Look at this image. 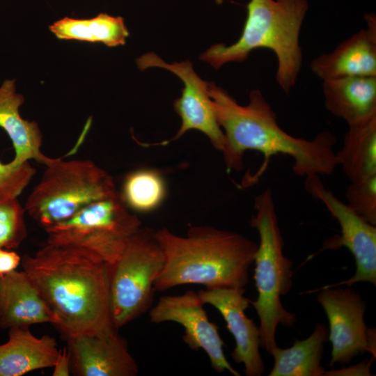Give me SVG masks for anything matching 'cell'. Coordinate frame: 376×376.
I'll return each instance as SVG.
<instances>
[{
	"instance_id": "obj_1",
	"label": "cell",
	"mask_w": 376,
	"mask_h": 376,
	"mask_svg": "<svg viewBox=\"0 0 376 376\" xmlns=\"http://www.w3.org/2000/svg\"><path fill=\"white\" fill-rule=\"evenodd\" d=\"M22 266L57 318L63 338L118 331L111 313L109 265L75 246L46 243Z\"/></svg>"
},
{
	"instance_id": "obj_2",
	"label": "cell",
	"mask_w": 376,
	"mask_h": 376,
	"mask_svg": "<svg viewBox=\"0 0 376 376\" xmlns=\"http://www.w3.org/2000/svg\"><path fill=\"white\" fill-rule=\"evenodd\" d=\"M209 95L219 125L224 136L223 153L228 170L241 171L243 155L247 150H257L264 155L258 172L243 182L251 185L266 169L270 158L282 154L290 156L292 171L301 177L327 175L338 166L334 146L336 139L329 131H322L313 139L295 137L283 130L276 114L258 89L249 93L246 105H241L229 93L209 82Z\"/></svg>"
},
{
	"instance_id": "obj_3",
	"label": "cell",
	"mask_w": 376,
	"mask_h": 376,
	"mask_svg": "<svg viewBox=\"0 0 376 376\" xmlns=\"http://www.w3.org/2000/svg\"><path fill=\"white\" fill-rule=\"evenodd\" d=\"M164 254V265L155 291L180 285L205 289L242 288L249 281L258 244L242 235L209 226L190 228L180 236L166 228L155 231Z\"/></svg>"
},
{
	"instance_id": "obj_4",
	"label": "cell",
	"mask_w": 376,
	"mask_h": 376,
	"mask_svg": "<svg viewBox=\"0 0 376 376\" xmlns=\"http://www.w3.org/2000/svg\"><path fill=\"white\" fill-rule=\"evenodd\" d=\"M239 39L230 45H214L199 58L215 70L229 62H243L258 49H269L277 59L276 81L288 94L302 65L299 36L308 9L307 0H250Z\"/></svg>"
},
{
	"instance_id": "obj_5",
	"label": "cell",
	"mask_w": 376,
	"mask_h": 376,
	"mask_svg": "<svg viewBox=\"0 0 376 376\" xmlns=\"http://www.w3.org/2000/svg\"><path fill=\"white\" fill-rule=\"evenodd\" d=\"M255 214L250 225L259 235L255 254L253 279L257 299L250 300L260 320V347L272 354L277 346L275 334L279 324L290 327L296 315L285 309L281 297L292 286V263L285 256L273 194L266 189L255 198Z\"/></svg>"
},
{
	"instance_id": "obj_6",
	"label": "cell",
	"mask_w": 376,
	"mask_h": 376,
	"mask_svg": "<svg viewBox=\"0 0 376 376\" xmlns=\"http://www.w3.org/2000/svg\"><path fill=\"white\" fill-rule=\"evenodd\" d=\"M45 166L24 207L44 229L118 192L112 177L91 160L52 158Z\"/></svg>"
},
{
	"instance_id": "obj_7",
	"label": "cell",
	"mask_w": 376,
	"mask_h": 376,
	"mask_svg": "<svg viewBox=\"0 0 376 376\" xmlns=\"http://www.w3.org/2000/svg\"><path fill=\"white\" fill-rule=\"evenodd\" d=\"M164 265V254L155 230L140 228L125 242L116 262L109 265L113 321L119 328L150 308L154 283Z\"/></svg>"
},
{
	"instance_id": "obj_8",
	"label": "cell",
	"mask_w": 376,
	"mask_h": 376,
	"mask_svg": "<svg viewBox=\"0 0 376 376\" xmlns=\"http://www.w3.org/2000/svg\"><path fill=\"white\" fill-rule=\"evenodd\" d=\"M140 228L141 221L130 212L117 192L45 230L47 243L87 249L111 265L118 258L127 239Z\"/></svg>"
},
{
	"instance_id": "obj_9",
	"label": "cell",
	"mask_w": 376,
	"mask_h": 376,
	"mask_svg": "<svg viewBox=\"0 0 376 376\" xmlns=\"http://www.w3.org/2000/svg\"><path fill=\"white\" fill-rule=\"evenodd\" d=\"M305 189L325 206L340 228V235L324 240L320 251L345 247L354 256L356 263V272L351 278L336 284L326 285L318 290L340 285L351 287L358 282H368L375 285L376 226L366 221L347 203L338 199L325 187L320 175L306 177ZM316 290L318 289L308 292Z\"/></svg>"
},
{
	"instance_id": "obj_10",
	"label": "cell",
	"mask_w": 376,
	"mask_h": 376,
	"mask_svg": "<svg viewBox=\"0 0 376 376\" xmlns=\"http://www.w3.org/2000/svg\"><path fill=\"white\" fill-rule=\"evenodd\" d=\"M317 291H320L317 300L329 324L328 340L332 347L329 367L336 363L348 364L355 357L368 352L375 357V335L366 325V306L361 296L348 286H334L315 292Z\"/></svg>"
},
{
	"instance_id": "obj_11",
	"label": "cell",
	"mask_w": 376,
	"mask_h": 376,
	"mask_svg": "<svg viewBox=\"0 0 376 376\" xmlns=\"http://www.w3.org/2000/svg\"><path fill=\"white\" fill-rule=\"evenodd\" d=\"M141 70L148 68H164L178 76L184 84L182 95L173 102V107L181 118V126L174 137L155 145H166L180 139L186 132L196 130L205 134L212 146L222 152L225 136L219 125L209 95V82L203 80L189 61L166 63L152 52L146 53L136 61Z\"/></svg>"
},
{
	"instance_id": "obj_12",
	"label": "cell",
	"mask_w": 376,
	"mask_h": 376,
	"mask_svg": "<svg viewBox=\"0 0 376 376\" xmlns=\"http://www.w3.org/2000/svg\"><path fill=\"white\" fill-rule=\"evenodd\" d=\"M203 305L193 290L180 295L163 296L150 309V321L154 324L174 322L181 324L185 329L183 341L194 351L204 350L215 371L228 370L234 376H240L226 358L225 345L218 327L209 320Z\"/></svg>"
},
{
	"instance_id": "obj_13",
	"label": "cell",
	"mask_w": 376,
	"mask_h": 376,
	"mask_svg": "<svg viewBox=\"0 0 376 376\" xmlns=\"http://www.w3.org/2000/svg\"><path fill=\"white\" fill-rule=\"evenodd\" d=\"M245 288H214L199 290L197 294L203 304H210L223 316L235 340L231 357L237 363H242L247 376H260L265 363L260 353V329L249 318L246 309L250 299L244 295Z\"/></svg>"
},
{
	"instance_id": "obj_14",
	"label": "cell",
	"mask_w": 376,
	"mask_h": 376,
	"mask_svg": "<svg viewBox=\"0 0 376 376\" xmlns=\"http://www.w3.org/2000/svg\"><path fill=\"white\" fill-rule=\"evenodd\" d=\"M76 376H136L139 366L126 340L118 331L111 334H82L65 338Z\"/></svg>"
},
{
	"instance_id": "obj_15",
	"label": "cell",
	"mask_w": 376,
	"mask_h": 376,
	"mask_svg": "<svg viewBox=\"0 0 376 376\" xmlns=\"http://www.w3.org/2000/svg\"><path fill=\"white\" fill-rule=\"evenodd\" d=\"M367 27L322 54L311 64L312 72L322 81L353 76L376 77V18L366 14Z\"/></svg>"
},
{
	"instance_id": "obj_16",
	"label": "cell",
	"mask_w": 376,
	"mask_h": 376,
	"mask_svg": "<svg viewBox=\"0 0 376 376\" xmlns=\"http://www.w3.org/2000/svg\"><path fill=\"white\" fill-rule=\"evenodd\" d=\"M57 318L24 271L0 276V328L57 324Z\"/></svg>"
},
{
	"instance_id": "obj_17",
	"label": "cell",
	"mask_w": 376,
	"mask_h": 376,
	"mask_svg": "<svg viewBox=\"0 0 376 376\" xmlns=\"http://www.w3.org/2000/svg\"><path fill=\"white\" fill-rule=\"evenodd\" d=\"M24 102L23 95L17 93L15 81H3L0 86V127L9 136L15 150L10 162L20 164L34 159L46 166L52 158L40 150L42 134L38 123L21 116L19 109Z\"/></svg>"
},
{
	"instance_id": "obj_18",
	"label": "cell",
	"mask_w": 376,
	"mask_h": 376,
	"mask_svg": "<svg viewBox=\"0 0 376 376\" xmlns=\"http://www.w3.org/2000/svg\"><path fill=\"white\" fill-rule=\"evenodd\" d=\"M8 329V341L0 345V376H21L53 367L60 352L54 338L36 337L29 327Z\"/></svg>"
},
{
	"instance_id": "obj_19",
	"label": "cell",
	"mask_w": 376,
	"mask_h": 376,
	"mask_svg": "<svg viewBox=\"0 0 376 376\" xmlns=\"http://www.w3.org/2000/svg\"><path fill=\"white\" fill-rule=\"evenodd\" d=\"M324 107L347 125L376 116V77L353 76L322 81Z\"/></svg>"
},
{
	"instance_id": "obj_20",
	"label": "cell",
	"mask_w": 376,
	"mask_h": 376,
	"mask_svg": "<svg viewBox=\"0 0 376 376\" xmlns=\"http://www.w3.org/2000/svg\"><path fill=\"white\" fill-rule=\"evenodd\" d=\"M327 341L328 329L324 324L318 323L308 338L295 340L288 348L276 346L271 354L274 363L269 376L324 375L320 363Z\"/></svg>"
},
{
	"instance_id": "obj_21",
	"label": "cell",
	"mask_w": 376,
	"mask_h": 376,
	"mask_svg": "<svg viewBox=\"0 0 376 376\" xmlns=\"http://www.w3.org/2000/svg\"><path fill=\"white\" fill-rule=\"evenodd\" d=\"M336 157L350 181L376 175V116L348 125Z\"/></svg>"
},
{
	"instance_id": "obj_22",
	"label": "cell",
	"mask_w": 376,
	"mask_h": 376,
	"mask_svg": "<svg viewBox=\"0 0 376 376\" xmlns=\"http://www.w3.org/2000/svg\"><path fill=\"white\" fill-rule=\"evenodd\" d=\"M58 39L102 43L109 47L125 44L130 33L121 17L100 13L89 19L63 17L49 26Z\"/></svg>"
},
{
	"instance_id": "obj_23",
	"label": "cell",
	"mask_w": 376,
	"mask_h": 376,
	"mask_svg": "<svg viewBox=\"0 0 376 376\" xmlns=\"http://www.w3.org/2000/svg\"><path fill=\"white\" fill-rule=\"evenodd\" d=\"M120 194L128 208L140 212H149L164 198L165 185L157 171L137 170L126 176Z\"/></svg>"
},
{
	"instance_id": "obj_24",
	"label": "cell",
	"mask_w": 376,
	"mask_h": 376,
	"mask_svg": "<svg viewBox=\"0 0 376 376\" xmlns=\"http://www.w3.org/2000/svg\"><path fill=\"white\" fill-rule=\"evenodd\" d=\"M25 213L18 198L0 202V249H17L26 239Z\"/></svg>"
},
{
	"instance_id": "obj_25",
	"label": "cell",
	"mask_w": 376,
	"mask_h": 376,
	"mask_svg": "<svg viewBox=\"0 0 376 376\" xmlns=\"http://www.w3.org/2000/svg\"><path fill=\"white\" fill-rule=\"evenodd\" d=\"M350 182L345 191L347 204L366 221L376 226V175Z\"/></svg>"
},
{
	"instance_id": "obj_26",
	"label": "cell",
	"mask_w": 376,
	"mask_h": 376,
	"mask_svg": "<svg viewBox=\"0 0 376 376\" xmlns=\"http://www.w3.org/2000/svg\"><path fill=\"white\" fill-rule=\"evenodd\" d=\"M36 173L29 162L14 164L0 161V202L18 198Z\"/></svg>"
},
{
	"instance_id": "obj_27",
	"label": "cell",
	"mask_w": 376,
	"mask_h": 376,
	"mask_svg": "<svg viewBox=\"0 0 376 376\" xmlns=\"http://www.w3.org/2000/svg\"><path fill=\"white\" fill-rule=\"evenodd\" d=\"M22 262V258L10 249H0V276L15 271Z\"/></svg>"
},
{
	"instance_id": "obj_28",
	"label": "cell",
	"mask_w": 376,
	"mask_h": 376,
	"mask_svg": "<svg viewBox=\"0 0 376 376\" xmlns=\"http://www.w3.org/2000/svg\"><path fill=\"white\" fill-rule=\"evenodd\" d=\"M53 376H69L71 373L70 357L67 347L60 350L53 366Z\"/></svg>"
}]
</instances>
